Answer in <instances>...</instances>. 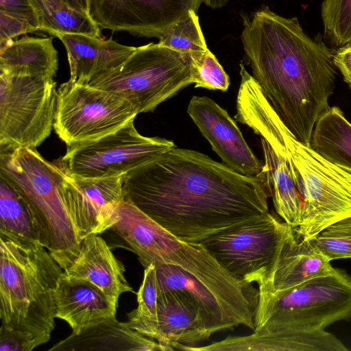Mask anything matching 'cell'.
<instances>
[{
	"label": "cell",
	"mask_w": 351,
	"mask_h": 351,
	"mask_svg": "<svg viewBox=\"0 0 351 351\" xmlns=\"http://www.w3.org/2000/svg\"><path fill=\"white\" fill-rule=\"evenodd\" d=\"M230 0H204V3L212 9L221 8L225 6Z\"/></svg>",
	"instance_id": "obj_38"
},
{
	"label": "cell",
	"mask_w": 351,
	"mask_h": 351,
	"mask_svg": "<svg viewBox=\"0 0 351 351\" xmlns=\"http://www.w3.org/2000/svg\"><path fill=\"white\" fill-rule=\"evenodd\" d=\"M33 7L40 31L57 37L81 34L101 38V29L87 14L71 8L64 0H28Z\"/></svg>",
	"instance_id": "obj_26"
},
{
	"label": "cell",
	"mask_w": 351,
	"mask_h": 351,
	"mask_svg": "<svg viewBox=\"0 0 351 351\" xmlns=\"http://www.w3.org/2000/svg\"><path fill=\"white\" fill-rule=\"evenodd\" d=\"M351 319V276L333 268L287 290L258 293L254 330L281 327L324 329Z\"/></svg>",
	"instance_id": "obj_6"
},
{
	"label": "cell",
	"mask_w": 351,
	"mask_h": 351,
	"mask_svg": "<svg viewBox=\"0 0 351 351\" xmlns=\"http://www.w3.org/2000/svg\"><path fill=\"white\" fill-rule=\"evenodd\" d=\"M195 88L226 91L230 79L215 56L208 49L200 61L193 65Z\"/></svg>",
	"instance_id": "obj_32"
},
{
	"label": "cell",
	"mask_w": 351,
	"mask_h": 351,
	"mask_svg": "<svg viewBox=\"0 0 351 351\" xmlns=\"http://www.w3.org/2000/svg\"><path fill=\"white\" fill-rule=\"evenodd\" d=\"M0 12L25 21L40 31L36 14L28 0H0Z\"/></svg>",
	"instance_id": "obj_35"
},
{
	"label": "cell",
	"mask_w": 351,
	"mask_h": 351,
	"mask_svg": "<svg viewBox=\"0 0 351 351\" xmlns=\"http://www.w3.org/2000/svg\"><path fill=\"white\" fill-rule=\"evenodd\" d=\"M330 261L312 240L302 239L287 224L258 293H274L330 273Z\"/></svg>",
	"instance_id": "obj_15"
},
{
	"label": "cell",
	"mask_w": 351,
	"mask_h": 351,
	"mask_svg": "<svg viewBox=\"0 0 351 351\" xmlns=\"http://www.w3.org/2000/svg\"><path fill=\"white\" fill-rule=\"evenodd\" d=\"M204 0H89L88 14L101 29L157 38L197 12Z\"/></svg>",
	"instance_id": "obj_12"
},
{
	"label": "cell",
	"mask_w": 351,
	"mask_h": 351,
	"mask_svg": "<svg viewBox=\"0 0 351 351\" xmlns=\"http://www.w3.org/2000/svg\"><path fill=\"white\" fill-rule=\"evenodd\" d=\"M209 338L199 311L188 295L173 291L158 293L157 325L153 339L167 351H187Z\"/></svg>",
	"instance_id": "obj_19"
},
{
	"label": "cell",
	"mask_w": 351,
	"mask_h": 351,
	"mask_svg": "<svg viewBox=\"0 0 351 351\" xmlns=\"http://www.w3.org/2000/svg\"><path fill=\"white\" fill-rule=\"evenodd\" d=\"M159 43L191 57L193 65L201 60L208 49L197 12L167 29L158 39Z\"/></svg>",
	"instance_id": "obj_29"
},
{
	"label": "cell",
	"mask_w": 351,
	"mask_h": 351,
	"mask_svg": "<svg viewBox=\"0 0 351 351\" xmlns=\"http://www.w3.org/2000/svg\"><path fill=\"white\" fill-rule=\"evenodd\" d=\"M241 122L285 158L302 200L301 221L294 228L302 239L311 240L351 217V173L295 138L265 97L250 104Z\"/></svg>",
	"instance_id": "obj_3"
},
{
	"label": "cell",
	"mask_w": 351,
	"mask_h": 351,
	"mask_svg": "<svg viewBox=\"0 0 351 351\" xmlns=\"http://www.w3.org/2000/svg\"><path fill=\"white\" fill-rule=\"evenodd\" d=\"M112 228L137 255L145 267L152 263L173 264L188 247L126 198L117 209Z\"/></svg>",
	"instance_id": "obj_16"
},
{
	"label": "cell",
	"mask_w": 351,
	"mask_h": 351,
	"mask_svg": "<svg viewBox=\"0 0 351 351\" xmlns=\"http://www.w3.org/2000/svg\"><path fill=\"white\" fill-rule=\"evenodd\" d=\"M64 169L65 202L80 239L112 228L124 198L123 175L84 178Z\"/></svg>",
	"instance_id": "obj_13"
},
{
	"label": "cell",
	"mask_w": 351,
	"mask_h": 351,
	"mask_svg": "<svg viewBox=\"0 0 351 351\" xmlns=\"http://www.w3.org/2000/svg\"><path fill=\"white\" fill-rule=\"evenodd\" d=\"M137 113L123 97L69 80L57 90L53 129L67 146L100 138L134 121Z\"/></svg>",
	"instance_id": "obj_9"
},
{
	"label": "cell",
	"mask_w": 351,
	"mask_h": 351,
	"mask_svg": "<svg viewBox=\"0 0 351 351\" xmlns=\"http://www.w3.org/2000/svg\"><path fill=\"white\" fill-rule=\"evenodd\" d=\"M194 82L190 56L151 43L136 47L118 69L89 84L123 97L138 114L153 112Z\"/></svg>",
	"instance_id": "obj_7"
},
{
	"label": "cell",
	"mask_w": 351,
	"mask_h": 351,
	"mask_svg": "<svg viewBox=\"0 0 351 351\" xmlns=\"http://www.w3.org/2000/svg\"><path fill=\"white\" fill-rule=\"evenodd\" d=\"M287 224L270 213L263 219L215 234L201 244L234 278L259 285Z\"/></svg>",
	"instance_id": "obj_11"
},
{
	"label": "cell",
	"mask_w": 351,
	"mask_h": 351,
	"mask_svg": "<svg viewBox=\"0 0 351 351\" xmlns=\"http://www.w3.org/2000/svg\"><path fill=\"white\" fill-rule=\"evenodd\" d=\"M176 147L171 141L140 134L134 121L100 138L67 146L58 163L84 178L125 175Z\"/></svg>",
	"instance_id": "obj_10"
},
{
	"label": "cell",
	"mask_w": 351,
	"mask_h": 351,
	"mask_svg": "<svg viewBox=\"0 0 351 351\" xmlns=\"http://www.w3.org/2000/svg\"><path fill=\"white\" fill-rule=\"evenodd\" d=\"M0 237L23 242L40 243L31 208L15 188L1 176Z\"/></svg>",
	"instance_id": "obj_27"
},
{
	"label": "cell",
	"mask_w": 351,
	"mask_h": 351,
	"mask_svg": "<svg viewBox=\"0 0 351 351\" xmlns=\"http://www.w3.org/2000/svg\"><path fill=\"white\" fill-rule=\"evenodd\" d=\"M64 269L40 243L0 237L1 326L40 346L55 328V291Z\"/></svg>",
	"instance_id": "obj_4"
},
{
	"label": "cell",
	"mask_w": 351,
	"mask_h": 351,
	"mask_svg": "<svg viewBox=\"0 0 351 351\" xmlns=\"http://www.w3.org/2000/svg\"><path fill=\"white\" fill-rule=\"evenodd\" d=\"M187 112L223 164L245 176L261 175L264 163L252 152L226 110L208 97L193 96Z\"/></svg>",
	"instance_id": "obj_14"
},
{
	"label": "cell",
	"mask_w": 351,
	"mask_h": 351,
	"mask_svg": "<svg viewBox=\"0 0 351 351\" xmlns=\"http://www.w3.org/2000/svg\"><path fill=\"white\" fill-rule=\"evenodd\" d=\"M125 271L124 265L115 257L106 241L95 234L82 240L76 258L64 274L91 283L118 304L121 294L133 292Z\"/></svg>",
	"instance_id": "obj_21"
},
{
	"label": "cell",
	"mask_w": 351,
	"mask_h": 351,
	"mask_svg": "<svg viewBox=\"0 0 351 351\" xmlns=\"http://www.w3.org/2000/svg\"><path fill=\"white\" fill-rule=\"evenodd\" d=\"M264 166L258 177L263 180L277 214L293 228L300 223L302 200L285 158L276 152L264 138L261 139Z\"/></svg>",
	"instance_id": "obj_24"
},
{
	"label": "cell",
	"mask_w": 351,
	"mask_h": 351,
	"mask_svg": "<svg viewBox=\"0 0 351 351\" xmlns=\"http://www.w3.org/2000/svg\"><path fill=\"white\" fill-rule=\"evenodd\" d=\"M123 190L125 198L188 243H201L270 213L263 180L176 147L123 175Z\"/></svg>",
	"instance_id": "obj_1"
},
{
	"label": "cell",
	"mask_w": 351,
	"mask_h": 351,
	"mask_svg": "<svg viewBox=\"0 0 351 351\" xmlns=\"http://www.w3.org/2000/svg\"><path fill=\"white\" fill-rule=\"evenodd\" d=\"M57 38L63 43L67 53L69 80L83 84H90L112 73L136 49L112 39L81 34H62Z\"/></svg>",
	"instance_id": "obj_18"
},
{
	"label": "cell",
	"mask_w": 351,
	"mask_h": 351,
	"mask_svg": "<svg viewBox=\"0 0 351 351\" xmlns=\"http://www.w3.org/2000/svg\"><path fill=\"white\" fill-rule=\"evenodd\" d=\"M310 147L330 163L351 173V123L337 106L317 121Z\"/></svg>",
	"instance_id": "obj_25"
},
{
	"label": "cell",
	"mask_w": 351,
	"mask_h": 351,
	"mask_svg": "<svg viewBox=\"0 0 351 351\" xmlns=\"http://www.w3.org/2000/svg\"><path fill=\"white\" fill-rule=\"evenodd\" d=\"M53 36H23L0 48V74L54 78L58 68Z\"/></svg>",
	"instance_id": "obj_23"
},
{
	"label": "cell",
	"mask_w": 351,
	"mask_h": 351,
	"mask_svg": "<svg viewBox=\"0 0 351 351\" xmlns=\"http://www.w3.org/2000/svg\"><path fill=\"white\" fill-rule=\"evenodd\" d=\"M335 335L325 329L281 327L254 330L246 336H228L191 351H347Z\"/></svg>",
	"instance_id": "obj_17"
},
{
	"label": "cell",
	"mask_w": 351,
	"mask_h": 351,
	"mask_svg": "<svg viewBox=\"0 0 351 351\" xmlns=\"http://www.w3.org/2000/svg\"><path fill=\"white\" fill-rule=\"evenodd\" d=\"M56 318L66 322L72 333L115 318L118 304L96 286L64 274L55 291Z\"/></svg>",
	"instance_id": "obj_20"
},
{
	"label": "cell",
	"mask_w": 351,
	"mask_h": 351,
	"mask_svg": "<svg viewBox=\"0 0 351 351\" xmlns=\"http://www.w3.org/2000/svg\"><path fill=\"white\" fill-rule=\"evenodd\" d=\"M137 295V308L128 314V324L143 335L153 339L157 325L158 288L156 266L145 267Z\"/></svg>",
	"instance_id": "obj_28"
},
{
	"label": "cell",
	"mask_w": 351,
	"mask_h": 351,
	"mask_svg": "<svg viewBox=\"0 0 351 351\" xmlns=\"http://www.w3.org/2000/svg\"><path fill=\"white\" fill-rule=\"evenodd\" d=\"M0 176L10 183L31 208L39 241L65 271L82 241L64 199V169L45 159L36 148L0 149Z\"/></svg>",
	"instance_id": "obj_5"
},
{
	"label": "cell",
	"mask_w": 351,
	"mask_h": 351,
	"mask_svg": "<svg viewBox=\"0 0 351 351\" xmlns=\"http://www.w3.org/2000/svg\"><path fill=\"white\" fill-rule=\"evenodd\" d=\"M37 31L27 21L0 12V48L20 35Z\"/></svg>",
	"instance_id": "obj_33"
},
{
	"label": "cell",
	"mask_w": 351,
	"mask_h": 351,
	"mask_svg": "<svg viewBox=\"0 0 351 351\" xmlns=\"http://www.w3.org/2000/svg\"><path fill=\"white\" fill-rule=\"evenodd\" d=\"M241 38L267 101L295 138L310 146L335 89L333 53L320 34L307 35L297 17L282 16L267 6L244 19Z\"/></svg>",
	"instance_id": "obj_2"
},
{
	"label": "cell",
	"mask_w": 351,
	"mask_h": 351,
	"mask_svg": "<svg viewBox=\"0 0 351 351\" xmlns=\"http://www.w3.org/2000/svg\"><path fill=\"white\" fill-rule=\"evenodd\" d=\"M311 240L330 261L351 258V217L326 226Z\"/></svg>",
	"instance_id": "obj_31"
},
{
	"label": "cell",
	"mask_w": 351,
	"mask_h": 351,
	"mask_svg": "<svg viewBox=\"0 0 351 351\" xmlns=\"http://www.w3.org/2000/svg\"><path fill=\"white\" fill-rule=\"evenodd\" d=\"M56 102L53 78L0 74V147L39 146L53 128Z\"/></svg>",
	"instance_id": "obj_8"
},
{
	"label": "cell",
	"mask_w": 351,
	"mask_h": 351,
	"mask_svg": "<svg viewBox=\"0 0 351 351\" xmlns=\"http://www.w3.org/2000/svg\"><path fill=\"white\" fill-rule=\"evenodd\" d=\"M333 63L341 72L344 82L351 88V44L340 47L333 53Z\"/></svg>",
	"instance_id": "obj_36"
},
{
	"label": "cell",
	"mask_w": 351,
	"mask_h": 351,
	"mask_svg": "<svg viewBox=\"0 0 351 351\" xmlns=\"http://www.w3.org/2000/svg\"><path fill=\"white\" fill-rule=\"evenodd\" d=\"M73 9L88 14L89 0H64ZM89 15V14H88Z\"/></svg>",
	"instance_id": "obj_37"
},
{
	"label": "cell",
	"mask_w": 351,
	"mask_h": 351,
	"mask_svg": "<svg viewBox=\"0 0 351 351\" xmlns=\"http://www.w3.org/2000/svg\"><path fill=\"white\" fill-rule=\"evenodd\" d=\"M37 347L26 335L1 326L0 351H32Z\"/></svg>",
	"instance_id": "obj_34"
},
{
	"label": "cell",
	"mask_w": 351,
	"mask_h": 351,
	"mask_svg": "<svg viewBox=\"0 0 351 351\" xmlns=\"http://www.w3.org/2000/svg\"><path fill=\"white\" fill-rule=\"evenodd\" d=\"M321 16L324 36L331 44H351V0H323Z\"/></svg>",
	"instance_id": "obj_30"
},
{
	"label": "cell",
	"mask_w": 351,
	"mask_h": 351,
	"mask_svg": "<svg viewBox=\"0 0 351 351\" xmlns=\"http://www.w3.org/2000/svg\"><path fill=\"white\" fill-rule=\"evenodd\" d=\"M49 351L136 350L167 351L154 339L132 329L127 322L112 318L71 333L49 349Z\"/></svg>",
	"instance_id": "obj_22"
}]
</instances>
